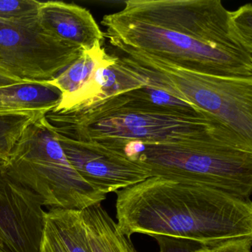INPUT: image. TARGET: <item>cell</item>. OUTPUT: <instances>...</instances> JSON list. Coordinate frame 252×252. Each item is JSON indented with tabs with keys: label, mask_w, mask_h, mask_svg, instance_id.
Here are the masks:
<instances>
[{
	"label": "cell",
	"mask_w": 252,
	"mask_h": 252,
	"mask_svg": "<svg viewBox=\"0 0 252 252\" xmlns=\"http://www.w3.org/2000/svg\"><path fill=\"white\" fill-rule=\"evenodd\" d=\"M104 37L136 53L212 76L252 79V5L220 0H127L104 16Z\"/></svg>",
	"instance_id": "obj_1"
},
{
	"label": "cell",
	"mask_w": 252,
	"mask_h": 252,
	"mask_svg": "<svg viewBox=\"0 0 252 252\" xmlns=\"http://www.w3.org/2000/svg\"><path fill=\"white\" fill-rule=\"evenodd\" d=\"M118 227L134 234L187 239L212 248L252 237V203L207 186L150 177L116 191Z\"/></svg>",
	"instance_id": "obj_2"
},
{
	"label": "cell",
	"mask_w": 252,
	"mask_h": 252,
	"mask_svg": "<svg viewBox=\"0 0 252 252\" xmlns=\"http://www.w3.org/2000/svg\"><path fill=\"white\" fill-rule=\"evenodd\" d=\"M45 117L59 135L114 150L129 142L224 140L252 144L210 113L188 115L166 110L149 102L135 88L65 111L51 110Z\"/></svg>",
	"instance_id": "obj_3"
},
{
	"label": "cell",
	"mask_w": 252,
	"mask_h": 252,
	"mask_svg": "<svg viewBox=\"0 0 252 252\" xmlns=\"http://www.w3.org/2000/svg\"><path fill=\"white\" fill-rule=\"evenodd\" d=\"M147 169L150 177L213 187L250 199L252 144L224 140L129 142L116 149Z\"/></svg>",
	"instance_id": "obj_4"
},
{
	"label": "cell",
	"mask_w": 252,
	"mask_h": 252,
	"mask_svg": "<svg viewBox=\"0 0 252 252\" xmlns=\"http://www.w3.org/2000/svg\"><path fill=\"white\" fill-rule=\"evenodd\" d=\"M8 170L16 181L40 196L49 209L82 211L107 197L70 164L45 116L32 123L16 144Z\"/></svg>",
	"instance_id": "obj_5"
},
{
	"label": "cell",
	"mask_w": 252,
	"mask_h": 252,
	"mask_svg": "<svg viewBox=\"0 0 252 252\" xmlns=\"http://www.w3.org/2000/svg\"><path fill=\"white\" fill-rule=\"evenodd\" d=\"M118 58L148 83L213 115L252 141V79L204 74L136 53Z\"/></svg>",
	"instance_id": "obj_6"
},
{
	"label": "cell",
	"mask_w": 252,
	"mask_h": 252,
	"mask_svg": "<svg viewBox=\"0 0 252 252\" xmlns=\"http://www.w3.org/2000/svg\"><path fill=\"white\" fill-rule=\"evenodd\" d=\"M83 50L56 39L36 21L0 20V66L23 82L55 79Z\"/></svg>",
	"instance_id": "obj_7"
},
{
	"label": "cell",
	"mask_w": 252,
	"mask_h": 252,
	"mask_svg": "<svg viewBox=\"0 0 252 252\" xmlns=\"http://www.w3.org/2000/svg\"><path fill=\"white\" fill-rule=\"evenodd\" d=\"M54 132L76 172L88 184L106 194L150 178L147 169L123 153L97 143L75 141Z\"/></svg>",
	"instance_id": "obj_8"
},
{
	"label": "cell",
	"mask_w": 252,
	"mask_h": 252,
	"mask_svg": "<svg viewBox=\"0 0 252 252\" xmlns=\"http://www.w3.org/2000/svg\"><path fill=\"white\" fill-rule=\"evenodd\" d=\"M38 23L56 39L82 50H91L104 44V33L92 14L75 4L57 1L42 2Z\"/></svg>",
	"instance_id": "obj_9"
},
{
	"label": "cell",
	"mask_w": 252,
	"mask_h": 252,
	"mask_svg": "<svg viewBox=\"0 0 252 252\" xmlns=\"http://www.w3.org/2000/svg\"><path fill=\"white\" fill-rule=\"evenodd\" d=\"M102 46L83 50L73 62L50 84L63 93L60 104L53 111H65L92 99L96 95L95 77L97 70L113 59Z\"/></svg>",
	"instance_id": "obj_10"
},
{
	"label": "cell",
	"mask_w": 252,
	"mask_h": 252,
	"mask_svg": "<svg viewBox=\"0 0 252 252\" xmlns=\"http://www.w3.org/2000/svg\"><path fill=\"white\" fill-rule=\"evenodd\" d=\"M63 93L49 82H23L0 88V113H47L61 101Z\"/></svg>",
	"instance_id": "obj_11"
},
{
	"label": "cell",
	"mask_w": 252,
	"mask_h": 252,
	"mask_svg": "<svg viewBox=\"0 0 252 252\" xmlns=\"http://www.w3.org/2000/svg\"><path fill=\"white\" fill-rule=\"evenodd\" d=\"M81 215L93 252H138L101 203L81 211Z\"/></svg>",
	"instance_id": "obj_12"
},
{
	"label": "cell",
	"mask_w": 252,
	"mask_h": 252,
	"mask_svg": "<svg viewBox=\"0 0 252 252\" xmlns=\"http://www.w3.org/2000/svg\"><path fill=\"white\" fill-rule=\"evenodd\" d=\"M45 219L51 222L69 252H93L81 211L51 208L45 212Z\"/></svg>",
	"instance_id": "obj_13"
},
{
	"label": "cell",
	"mask_w": 252,
	"mask_h": 252,
	"mask_svg": "<svg viewBox=\"0 0 252 252\" xmlns=\"http://www.w3.org/2000/svg\"><path fill=\"white\" fill-rule=\"evenodd\" d=\"M45 114L35 111L0 113V166L8 164L13 149L26 129Z\"/></svg>",
	"instance_id": "obj_14"
},
{
	"label": "cell",
	"mask_w": 252,
	"mask_h": 252,
	"mask_svg": "<svg viewBox=\"0 0 252 252\" xmlns=\"http://www.w3.org/2000/svg\"><path fill=\"white\" fill-rule=\"evenodd\" d=\"M41 4L36 0H0V20L12 23L36 21Z\"/></svg>",
	"instance_id": "obj_15"
},
{
	"label": "cell",
	"mask_w": 252,
	"mask_h": 252,
	"mask_svg": "<svg viewBox=\"0 0 252 252\" xmlns=\"http://www.w3.org/2000/svg\"><path fill=\"white\" fill-rule=\"evenodd\" d=\"M159 246L160 252H197L203 246L197 242L187 239L167 236L153 237Z\"/></svg>",
	"instance_id": "obj_16"
},
{
	"label": "cell",
	"mask_w": 252,
	"mask_h": 252,
	"mask_svg": "<svg viewBox=\"0 0 252 252\" xmlns=\"http://www.w3.org/2000/svg\"><path fill=\"white\" fill-rule=\"evenodd\" d=\"M252 237L233 239L210 249L212 252H252Z\"/></svg>",
	"instance_id": "obj_17"
},
{
	"label": "cell",
	"mask_w": 252,
	"mask_h": 252,
	"mask_svg": "<svg viewBox=\"0 0 252 252\" xmlns=\"http://www.w3.org/2000/svg\"><path fill=\"white\" fill-rule=\"evenodd\" d=\"M44 236L48 240L54 252H69L60 237L57 234L53 225L49 221L45 219V231Z\"/></svg>",
	"instance_id": "obj_18"
},
{
	"label": "cell",
	"mask_w": 252,
	"mask_h": 252,
	"mask_svg": "<svg viewBox=\"0 0 252 252\" xmlns=\"http://www.w3.org/2000/svg\"><path fill=\"white\" fill-rule=\"evenodd\" d=\"M23 82V81L13 76L9 72L0 66V88L11 86Z\"/></svg>",
	"instance_id": "obj_19"
},
{
	"label": "cell",
	"mask_w": 252,
	"mask_h": 252,
	"mask_svg": "<svg viewBox=\"0 0 252 252\" xmlns=\"http://www.w3.org/2000/svg\"><path fill=\"white\" fill-rule=\"evenodd\" d=\"M40 252H54L49 243H48V240L45 238V236H43Z\"/></svg>",
	"instance_id": "obj_20"
},
{
	"label": "cell",
	"mask_w": 252,
	"mask_h": 252,
	"mask_svg": "<svg viewBox=\"0 0 252 252\" xmlns=\"http://www.w3.org/2000/svg\"><path fill=\"white\" fill-rule=\"evenodd\" d=\"M0 252H12L1 238H0Z\"/></svg>",
	"instance_id": "obj_21"
},
{
	"label": "cell",
	"mask_w": 252,
	"mask_h": 252,
	"mask_svg": "<svg viewBox=\"0 0 252 252\" xmlns=\"http://www.w3.org/2000/svg\"><path fill=\"white\" fill-rule=\"evenodd\" d=\"M211 252L210 249L207 247H201L200 249H199L198 252Z\"/></svg>",
	"instance_id": "obj_22"
}]
</instances>
